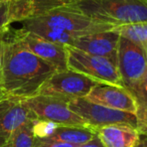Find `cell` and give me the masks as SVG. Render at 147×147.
Segmentation results:
<instances>
[{"label": "cell", "instance_id": "8", "mask_svg": "<svg viewBox=\"0 0 147 147\" xmlns=\"http://www.w3.org/2000/svg\"><path fill=\"white\" fill-rule=\"evenodd\" d=\"M28 108L34 113L37 120L48 121L59 126L88 127L83 119L72 112L68 107V101L51 96L36 95L24 99Z\"/></svg>", "mask_w": 147, "mask_h": 147}, {"label": "cell", "instance_id": "12", "mask_svg": "<svg viewBox=\"0 0 147 147\" xmlns=\"http://www.w3.org/2000/svg\"><path fill=\"white\" fill-rule=\"evenodd\" d=\"M35 120L36 116L22 99L5 97L0 100V136L4 139Z\"/></svg>", "mask_w": 147, "mask_h": 147}, {"label": "cell", "instance_id": "13", "mask_svg": "<svg viewBox=\"0 0 147 147\" xmlns=\"http://www.w3.org/2000/svg\"><path fill=\"white\" fill-rule=\"evenodd\" d=\"M103 147H134L140 139L136 128L127 125H108L95 130Z\"/></svg>", "mask_w": 147, "mask_h": 147}, {"label": "cell", "instance_id": "10", "mask_svg": "<svg viewBox=\"0 0 147 147\" xmlns=\"http://www.w3.org/2000/svg\"><path fill=\"white\" fill-rule=\"evenodd\" d=\"M15 32L31 53L52 65L57 72L67 70L66 45L51 42L36 34L21 29H15Z\"/></svg>", "mask_w": 147, "mask_h": 147}, {"label": "cell", "instance_id": "9", "mask_svg": "<svg viewBox=\"0 0 147 147\" xmlns=\"http://www.w3.org/2000/svg\"><path fill=\"white\" fill-rule=\"evenodd\" d=\"M85 98L95 104L135 115L136 107L133 96L121 86L97 83Z\"/></svg>", "mask_w": 147, "mask_h": 147}, {"label": "cell", "instance_id": "25", "mask_svg": "<svg viewBox=\"0 0 147 147\" xmlns=\"http://www.w3.org/2000/svg\"><path fill=\"white\" fill-rule=\"evenodd\" d=\"M5 141L6 139H4L3 137L0 136V147H5Z\"/></svg>", "mask_w": 147, "mask_h": 147}, {"label": "cell", "instance_id": "17", "mask_svg": "<svg viewBox=\"0 0 147 147\" xmlns=\"http://www.w3.org/2000/svg\"><path fill=\"white\" fill-rule=\"evenodd\" d=\"M11 22H22L33 15L32 0H8Z\"/></svg>", "mask_w": 147, "mask_h": 147}, {"label": "cell", "instance_id": "6", "mask_svg": "<svg viewBox=\"0 0 147 147\" xmlns=\"http://www.w3.org/2000/svg\"><path fill=\"white\" fill-rule=\"evenodd\" d=\"M97 82L82 74L67 69L56 72L40 87L37 95L51 96L70 102L78 98H85Z\"/></svg>", "mask_w": 147, "mask_h": 147}, {"label": "cell", "instance_id": "1", "mask_svg": "<svg viewBox=\"0 0 147 147\" xmlns=\"http://www.w3.org/2000/svg\"><path fill=\"white\" fill-rule=\"evenodd\" d=\"M2 39L3 63L0 89L4 96L22 100L36 96L40 87L57 70L31 53L15 29H10Z\"/></svg>", "mask_w": 147, "mask_h": 147}, {"label": "cell", "instance_id": "22", "mask_svg": "<svg viewBox=\"0 0 147 147\" xmlns=\"http://www.w3.org/2000/svg\"><path fill=\"white\" fill-rule=\"evenodd\" d=\"M78 147H103V145L100 142V140H99V138L97 137V135H95L87 143L83 144V145H80Z\"/></svg>", "mask_w": 147, "mask_h": 147}, {"label": "cell", "instance_id": "26", "mask_svg": "<svg viewBox=\"0 0 147 147\" xmlns=\"http://www.w3.org/2000/svg\"><path fill=\"white\" fill-rule=\"evenodd\" d=\"M3 98H5V96H4V94H3V92L1 91V89H0V100H2Z\"/></svg>", "mask_w": 147, "mask_h": 147}, {"label": "cell", "instance_id": "2", "mask_svg": "<svg viewBox=\"0 0 147 147\" xmlns=\"http://www.w3.org/2000/svg\"><path fill=\"white\" fill-rule=\"evenodd\" d=\"M23 31L31 32L48 41L71 45L77 37L112 30L114 26L88 18L70 7H61L20 22Z\"/></svg>", "mask_w": 147, "mask_h": 147}, {"label": "cell", "instance_id": "27", "mask_svg": "<svg viewBox=\"0 0 147 147\" xmlns=\"http://www.w3.org/2000/svg\"><path fill=\"white\" fill-rule=\"evenodd\" d=\"M145 51H146V53H147V46H146V49H145Z\"/></svg>", "mask_w": 147, "mask_h": 147}, {"label": "cell", "instance_id": "15", "mask_svg": "<svg viewBox=\"0 0 147 147\" xmlns=\"http://www.w3.org/2000/svg\"><path fill=\"white\" fill-rule=\"evenodd\" d=\"M129 92L135 101L136 130L140 136H147V74Z\"/></svg>", "mask_w": 147, "mask_h": 147}, {"label": "cell", "instance_id": "19", "mask_svg": "<svg viewBox=\"0 0 147 147\" xmlns=\"http://www.w3.org/2000/svg\"><path fill=\"white\" fill-rule=\"evenodd\" d=\"M57 126H58L57 124H54L52 122L35 120L33 121V133H34L35 138L46 139L50 137Z\"/></svg>", "mask_w": 147, "mask_h": 147}, {"label": "cell", "instance_id": "20", "mask_svg": "<svg viewBox=\"0 0 147 147\" xmlns=\"http://www.w3.org/2000/svg\"><path fill=\"white\" fill-rule=\"evenodd\" d=\"M11 23L8 0H0V37H4L10 31Z\"/></svg>", "mask_w": 147, "mask_h": 147}, {"label": "cell", "instance_id": "7", "mask_svg": "<svg viewBox=\"0 0 147 147\" xmlns=\"http://www.w3.org/2000/svg\"><path fill=\"white\" fill-rule=\"evenodd\" d=\"M68 107L94 131L108 125H127L136 128V117L134 114L107 108L90 102L86 98L71 100L68 103Z\"/></svg>", "mask_w": 147, "mask_h": 147}, {"label": "cell", "instance_id": "11", "mask_svg": "<svg viewBox=\"0 0 147 147\" xmlns=\"http://www.w3.org/2000/svg\"><path fill=\"white\" fill-rule=\"evenodd\" d=\"M120 36L114 30L95 32L79 36L69 46L89 55L105 57L117 67V51Z\"/></svg>", "mask_w": 147, "mask_h": 147}, {"label": "cell", "instance_id": "21", "mask_svg": "<svg viewBox=\"0 0 147 147\" xmlns=\"http://www.w3.org/2000/svg\"><path fill=\"white\" fill-rule=\"evenodd\" d=\"M33 147H76L71 144L62 143V142L52 141L49 139H38L35 138L34 146Z\"/></svg>", "mask_w": 147, "mask_h": 147}, {"label": "cell", "instance_id": "3", "mask_svg": "<svg viewBox=\"0 0 147 147\" xmlns=\"http://www.w3.org/2000/svg\"><path fill=\"white\" fill-rule=\"evenodd\" d=\"M65 7L114 27L147 22V2L144 0H76Z\"/></svg>", "mask_w": 147, "mask_h": 147}, {"label": "cell", "instance_id": "16", "mask_svg": "<svg viewBox=\"0 0 147 147\" xmlns=\"http://www.w3.org/2000/svg\"><path fill=\"white\" fill-rule=\"evenodd\" d=\"M34 142L33 122H30L12 133L6 139L5 147H33Z\"/></svg>", "mask_w": 147, "mask_h": 147}, {"label": "cell", "instance_id": "24", "mask_svg": "<svg viewBox=\"0 0 147 147\" xmlns=\"http://www.w3.org/2000/svg\"><path fill=\"white\" fill-rule=\"evenodd\" d=\"M134 147H147V136H140L139 141Z\"/></svg>", "mask_w": 147, "mask_h": 147}, {"label": "cell", "instance_id": "18", "mask_svg": "<svg viewBox=\"0 0 147 147\" xmlns=\"http://www.w3.org/2000/svg\"><path fill=\"white\" fill-rule=\"evenodd\" d=\"M76 0H32L33 4V15L39 16L44 13L57 9V8L65 7L72 4Z\"/></svg>", "mask_w": 147, "mask_h": 147}, {"label": "cell", "instance_id": "23", "mask_svg": "<svg viewBox=\"0 0 147 147\" xmlns=\"http://www.w3.org/2000/svg\"><path fill=\"white\" fill-rule=\"evenodd\" d=\"M3 37H0V81H1L2 63H3Z\"/></svg>", "mask_w": 147, "mask_h": 147}, {"label": "cell", "instance_id": "14", "mask_svg": "<svg viewBox=\"0 0 147 147\" xmlns=\"http://www.w3.org/2000/svg\"><path fill=\"white\" fill-rule=\"evenodd\" d=\"M95 135H96L95 131L89 127L58 125L55 128L50 137L46 138V139L71 144V145L78 147L87 143Z\"/></svg>", "mask_w": 147, "mask_h": 147}, {"label": "cell", "instance_id": "5", "mask_svg": "<svg viewBox=\"0 0 147 147\" xmlns=\"http://www.w3.org/2000/svg\"><path fill=\"white\" fill-rule=\"evenodd\" d=\"M117 70L122 87L131 91L147 74V53L140 45L120 36L117 51Z\"/></svg>", "mask_w": 147, "mask_h": 147}, {"label": "cell", "instance_id": "28", "mask_svg": "<svg viewBox=\"0 0 147 147\" xmlns=\"http://www.w3.org/2000/svg\"><path fill=\"white\" fill-rule=\"evenodd\" d=\"M144 1H146V2H147V0H144Z\"/></svg>", "mask_w": 147, "mask_h": 147}, {"label": "cell", "instance_id": "4", "mask_svg": "<svg viewBox=\"0 0 147 147\" xmlns=\"http://www.w3.org/2000/svg\"><path fill=\"white\" fill-rule=\"evenodd\" d=\"M66 53L67 69L84 75L97 83L122 87L117 67L111 61L105 57L89 55L69 45H66Z\"/></svg>", "mask_w": 147, "mask_h": 147}]
</instances>
